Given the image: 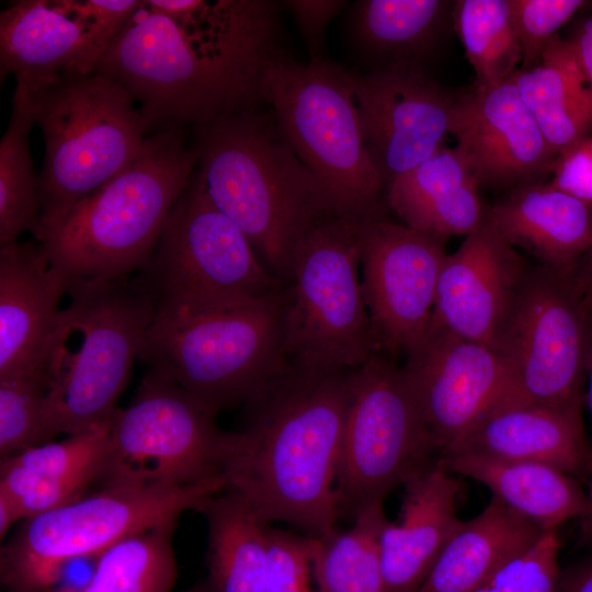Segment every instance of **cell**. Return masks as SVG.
Masks as SVG:
<instances>
[{
	"label": "cell",
	"mask_w": 592,
	"mask_h": 592,
	"mask_svg": "<svg viewBox=\"0 0 592 592\" xmlns=\"http://www.w3.org/2000/svg\"><path fill=\"white\" fill-rule=\"evenodd\" d=\"M22 520L15 502L4 492L0 491V538L7 535L14 523Z\"/></svg>",
	"instance_id": "45"
},
{
	"label": "cell",
	"mask_w": 592,
	"mask_h": 592,
	"mask_svg": "<svg viewBox=\"0 0 592 592\" xmlns=\"http://www.w3.org/2000/svg\"><path fill=\"white\" fill-rule=\"evenodd\" d=\"M280 34L272 1L146 0L95 71L130 93L147 129L198 127L259 109Z\"/></svg>",
	"instance_id": "1"
},
{
	"label": "cell",
	"mask_w": 592,
	"mask_h": 592,
	"mask_svg": "<svg viewBox=\"0 0 592 592\" xmlns=\"http://www.w3.org/2000/svg\"><path fill=\"white\" fill-rule=\"evenodd\" d=\"M217 415L244 403L288 366L282 353V291L200 312H158L139 355Z\"/></svg>",
	"instance_id": "9"
},
{
	"label": "cell",
	"mask_w": 592,
	"mask_h": 592,
	"mask_svg": "<svg viewBox=\"0 0 592 592\" xmlns=\"http://www.w3.org/2000/svg\"><path fill=\"white\" fill-rule=\"evenodd\" d=\"M34 121L29 93L15 86L8 127L0 141V247L18 241L25 231L42 234L38 175L29 136Z\"/></svg>",
	"instance_id": "34"
},
{
	"label": "cell",
	"mask_w": 592,
	"mask_h": 592,
	"mask_svg": "<svg viewBox=\"0 0 592 592\" xmlns=\"http://www.w3.org/2000/svg\"><path fill=\"white\" fill-rule=\"evenodd\" d=\"M352 371L288 366L243 403L244 425L225 474L228 488L243 493L266 523L317 538L335 528Z\"/></svg>",
	"instance_id": "2"
},
{
	"label": "cell",
	"mask_w": 592,
	"mask_h": 592,
	"mask_svg": "<svg viewBox=\"0 0 592 592\" xmlns=\"http://www.w3.org/2000/svg\"><path fill=\"white\" fill-rule=\"evenodd\" d=\"M26 91L45 144L38 175L43 231L137 159L148 129L130 93L98 71Z\"/></svg>",
	"instance_id": "6"
},
{
	"label": "cell",
	"mask_w": 592,
	"mask_h": 592,
	"mask_svg": "<svg viewBox=\"0 0 592 592\" xmlns=\"http://www.w3.org/2000/svg\"><path fill=\"white\" fill-rule=\"evenodd\" d=\"M238 441V432L221 430L216 414L184 389L147 371L129 406L110 420L95 482L100 489H167L226 477Z\"/></svg>",
	"instance_id": "11"
},
{
	"label": "cell",
	"mask_w": 592,
	"mask_h": 592,
	"mask_svg": "<svg viewBox=\"0 0 592 592\" xmlns=\"http://www.w3.org/2000/svg\"><path fill=\"white\" fill-rule=\"evenodd\" d=\"M588 391L585 400L588 402L592 415V346L587 366ZM592 451V446H591ZM588 506L584 515L580 519L579 546L592 548V453H591V470L588 479L587 490Z\"/></svg>",
	"instance_id": "43"
},
{
	"label": "cell",
	"mask_w": 592,
	"mask_h": 592,
	"mask_svg": "<svg viewBox=\"0 0 592 592\" xmlns=\"http://www.w3.org/2000/svg\"><path fill=\"white\" fill-rule=\"evenodd\" d=\"M353 521L346 531L317 538L311 563L317 592H387L380 556L384 502L361 509Z\"/></svg>",
	"instance_id": "33"
},
{
	"label": "cell",
	"mask_w": 592,
	"mask_h": 592,
	"mask_svg": "<svg viewBox=\"0 0 592 592\" xmlns=\"http://www.w3.org/2000/svg\"><path fill=\"white\" fill-rule=\"evenodd\" d=\"M46 360L49 387L36 445L110 421L157 305L146 278L69 282Z\"/></svg>",
	"instance_id": "4"
},
{
	"label": "cell",
	"mask_w": 592,
	"mask_h": 592,
	"mask_svg": "<svg viewBox=\"0 0 592 592\" xmlns=\"http://www.w3.org/2000/svg\"><path fill=\"white\" fill-rule=\"evenodd\" d=\"M591 346L592 303L573 271L528 265L493 346L508 373L497 405L581 409Z\"/></svg>",
	"instance_id": "12"
},
{
	"label": "cell",
	"mask_w": 592,
	"mask_h": 592,
	"mask_svg": "<svg viewBox=\"0 0 592 592\" xmlns=\"http://www.w3.org/2000/svg\"><path fill=\"white\" fill-rule=\"evenodd\" d=\"M544 532L492 496L480 514L462 521L417 592H470Z\"/></svg>",
	"instance_id": "26"
},
{
	"label": "cell",
	"mask_w": 592,
	"mask_h": 592,
	"mask_svg": "<svg viewBox=\"0 0 592 592\" xmlns=\"http://www.w3.org/2000/svg\"><path fill=\"white\" fill-rule=\"evenodd\" d=\"M48 387L45 366L0 378L1 458L36 445Z\"/></svg>",
	"instance_id": "36"
},
{
	"label": "cell",
	"mask_w": 592,
	"mask_h": 592,
	"mask_svg": "<svg viewBox=\"0 0 592 592\" xmlns=\"http://www.w3.org/2000/svg\"><path fill=\"white\" fill-rule=\"evenodd\" d=\"M568 41L592 88V16L581 20Z\"/></svg>",
	"instance_id": "42"
},
{
	"label": "cell",
	"mask_w": 592,
	"mask_h": 592,
	"mask_svg": "<svg viewBox=\"0 0 592 592\" xmlns=\"http://www.w3.org/2000/svg\"><path fill=\"white\" fill-rule=\"evenodd\" d=\"M512 19L522 50L519 69L536 66L558 31L583 7L582 0H510Z\"/></svg>",
	"instance_id": "38"
},
{
	"label": "cell",
	"mask_w": 592,
	"mask_h": 592,
	"mask_svg": "<svg viewBox=\"0 0 592 592\" xmlns=\"http://www.w3.org/2000/svg\"><path fill=\"white\" fill-rule=\"evenodd\" d=\"M459 149L442 147L386 185V203L402 224L448 238L467 236L487 219L488 206Z\"/></svg>",
	"instance_id": "25"
},
{
	"label": "cell",
	"mask_w": 592,
	"mask_h": 592,
	"mask_svg": "<svg viewBox=\"0 0 592 592\" xmlns=\"http://www.w3.org/2000/svg\"><path fill=\"white\" fill-rule=\"evenodd\" d=\"M452 25L475 72V88L508 81L522 62L510 0L453 2Z\"/></svg>",
	"instance_id": "35"
},
{
	"label": "cell",
	"mask_w": 592,
	"mask_h": 592,
	"mask_svg": "<svg viewBox=\"0 0 592 592\" xmlns=\"http://www.w3.org/2000/svg\"><path fill=\"white\" fill-rule=\"evenodd\" d=\"M327 214L296 244L282 289L287 366L352 371L379 351L358 276V223Z\"/></svg>",
	"instance_id": "8"
},
{
	"label": "cell",
	"mask_w": 592,
	"mask_h": 592,
	"mask_svg": "<svg viewBox=\"0 0 592 592\" xmlns=\"http://www.w3.org/2000/svg\"><path fill=\"white\" fill-rule=\"evenodd\" d=\"M452 473L485 485L492 496L543 531L581 519L588 506L580 481L547 464L459 453L442 457Z\"/></svg>",
	"instance_id": "27"
},
{
	"label": "cell",
	"mask_w": 592,
	"mask_h": 592,
	"mask_svg": "<svg viewBox=\"0 0 592 592\" xmlns=\"http://www.w3.org/2000/svg\"><path fill=\"white\" fill-rule=\"evenodd\" d=\"M138 0H20L0 13V77L27 90L95 71Z\"/></svg>",
	"instance_id": "15"
},
{
	"label": "cell",
	"mask_w": 592,
	"mask_h": 592,
	"mask_svg": "<svg viewBox=\"0 0 592 592\" xmlns=\"http://www.w3.org/2000/svg\"><path fill=\"white\" fill-rule=\"evenodd\" d=\"M487 218L510 246L558 271L572 272L592 246V204L549 181L510 190Z\"/></svg>",
	"instance_id": "24"
},
{
	"label": "cell",
	"mask_w": 592,
	"mask_h": 592,
	"mask_svg": "<svg viewBox=\"0 0 592 592\" xmlns=\"http://www.w3.org/2000/svg\"><path fill=\"white\" fill-rule=\"evenodd\" d=\"M197 161L180 128L148 136L137 159L43 229L50 265L68 282L141 273Z\"/></svg>",
	"instance_id": "5"
},
{
	"label": "cell",
	"mask_w": 592,
	"mask_h": 592,
	"mask_svg": "<svg viewBox=\"0 0 592 592\" xmlns=\"http://www.w3.org/2000/svg\"><path fill=\"white\" fill-rule=\"evenodd\" d=\"M68 286L37 240L0 247V378L45 366Z\"/></svg>",
	"instance_id": "21"
},
{
	"label": "cell",
	"mask_w": 592,
	"mask_h": 592,
	"mask_svg": "<svg viewBox=\"0 0 592 592\" xmlns=\"http://www.w3.org/2000/svg\"><path fill=\"white\" fill-rule=\"evenodd\" d=\"M227 488L226 477L167 489L102 488L25 519L1 547V583L7 592H45L71 561L96 558L125 538L178 521Z\"/></svg>",
	"instance_id": "10"
},
{
	"label": "cell",
	"mask_w": 592,
	"mask_h": 592,
	"mask_svg": "<svg viewBox=\"0 0 592 592\" xmlns=\"http://www.w3.org/2000/svg\"><path fill=\"white\" fill-rule=\"evenodd\" d=\"M184 592H215L208 580L201 582Z\"/></svg>",
	"instance_id": "47"
},
{
	"label": "cell",
	"mask_w": 592,
	"mask_h": 592,
	"mask_svg": "<svg viewBox=\"0 0 592 592\" xmlns=\"http://www.w3.org/2000/svg\"><path fill=\"white\" fill-rule=\"evenodd\" d=\"M573 274L582 287L592 284V246L573 270Z\"/></svg>",
	"instance_id": "46"
},
{
	"label": "cell",
	"mask_w": 592,
	"mask_h": 592,
	"mask_svg": "<svg viewBox=\"0 0 592 592\" xmlns=\"http://www.w3.org/2000/svg\"><path fill=\"white\" fill-rule=\"evenodd\" d=\"M511 79L556 157L592 135V88L568 39L555 36L536 66Z\"/></svg>",
	"instance_id": "28"
},
{
	"label": "cell",
	"mask_w": 592,
	"mask_h": 592,
	"mask_svg": "<svg viewBox=\"0 0 592 592\" xmlns=\"http://www.w3.org/2000/svg\"><path fill=\"white\" fill-rule=\"evenodd\" d=\"M403 373L440 457L502 397L508 373L491 348L430 327L406 355Z\"/></svg>",
	"instance_id": "18"
},
{
	"label": "cell",
	"mask_w": 592,
	"mask_h": 592,
	"mask_svg": "<svg viewBox=\"0 0 592 592\" xmlns=\"http://www.w3.org/2000/svg\"><path fill=\"white\" fill-rule=\"evenodd\" d=\"M527 266L487 218L445 257L429 328H444L493 350Z\"/></svg>",
	"instance_id": "20"
},
{
	"label": "cell",
	"mask_w": 592,
	"mask_h": 592,
	"mask_svg": "<svg viewBox=\"0 0 592 592\" xmlns=\"http://www.w3.org/2000/svg\"><path fill=\"white\" fill-rule=\"evenodd\" d=\"M178 521L159 524L115 544L96 557L88 579L45 592H171L178 576L172 546Z\"/></svg>",
	"instance_id": "32"
},
{
	"label": "cell",
	"mask_w": 592,
	"mask_h": 592,
	"mask_svg": "<svg viewBox=\"0 0 592 592\" xmlns=\"http://www.w3.org/2000/svg\"><path fill=\"white\" fill-rule=\"evenodd\" d=\"M158 312H200L258 301L284 283L261 262L244 232L210 201L194 171L140 273Z\"/></svg>",
	"instance_id": "13"
},
{
	"label": "cell",
	"mask_w": 592,
	"mask_h": 592,
	"mask_svg": "<svg viewBox=\"0 0 592 592\" xmlns=\"http://www.w3.org/2000/svg\"><path fill=\"white\" fill-rule=\"evenodd\" d=\"M557 189L592 204V135L560 153L551 180Z\"/></svg>",
	"instance_id": "40"
},
{
	"label": "cell",
	"mask_w": 592,
	"mask_h": 592,
	"mask_svg": "<svg viewBox=\"0 0 592 592\" xmlns=\"http://www.w3.org/2000/svg\"><path fill=\"white\" fill-rule=\"evenodd\" d=\"M207 524L208 582L215 592H265L266 528L252 503L227 488L196 510Z\"/></svg>",
	"instance_id": "29"
},
{
	"label": "cell",
	"mask_w": 592,
	"mask_h": 592,
	"mask_svg": "<svg viewBox=\"0 0 592 592\" xmlns=\"http://www.w3.org/2000/svg\"><path fill=\"white\" fill-rule=\"evenodd\" d=\"M583 288L588 293V295L590 296L591 303H592V284H590L588 286H584Z\"/></svg>",
	"instance_id": "48"
},
{
	"label": "cell",
	"mask_w": 592,
	"mask_h": 592,
	"mask_svg": "<svg viewBox=\"0 0 592 592\" xmlns=\"http://www.w3.org/2000/svg\"><path fill=\"white\" fill-rule=\"evenodd\" d=\"M558 588L560 592H592V556L571 570Z\"/></svg>",
	"instance_id": "44"
},
{
	"label": "cell",
	"mask_w": 592,
	"mask_h": 592,
	"mask_svg": "<svg viewBox=\"0 0 592 592\" xmlns=\"http://www.w3.org/2000/svg\"><path fill=\"white\" fill-rule=\"evenodd\" d=\"M440 457L403 485L399 519L380 534V556L387 592H417L444 546L458 528L459 482Z\"/></svg>",
	"instance_id": "23"
},
{
	"label": "cell",
	"mask_w": 592,
	"mask_h": 592,
	"mask_svg": "<svg viewBox=\"0 0 592 592\" xmlns=\"http://www.w3.org/2000/svg\"><path fill=\"white\" fill-rule=\"evenodd\" d=\"M459 453L543 463L580 482L591 470V445L578 408L497 405L441 457Z\"/></svg>",
	"instance_id": "22"
},
{
	"label": "cell",
	"mask_w": 592,
	"mask_h": 592,
	"mask_svg": "<svg viewBox=\"0 0 592 592\" xmlns=\"http://www.w3.org/2000/svg\"><path fill=\"white\" fill-rule=\"evenodd\" d=\"M262 95L331 214H385V185L365 147L353 73L326 58L304 65L284 54L266 70Z\"/></svg>",
	"instance_id": "7"
},
{
	"label": "cell",
	"mask_w": 592,
	"mask_h": 592,
	"mask_svg": "<svg viewBox=\"0 0 592 592\" xmlns=\"http://www.w3.org/2000/svg\"><path fill=\"white\" fill-rule=\"evenodd\" d=\"M284 3L297 20L310 54V60L323 59L322 49L326 27L345 2L337 0H295Z\"/></svg>",
	"instance_id": "41"
},
{
	"label": "cell",
	"mask_w": 592,
	"mask_h": 592,
	"mask_svg": "<svg viewBox=\"0 0 592 592\" xmlns=\"http://www.w3.org/2000/svg\"><path fill=\"white\" fill-rule=\"evenodd\" d=\"M453 2L445 0L357 1L352 27L357 44L379 59L377 68L422 66L452 22Z\"/></svg>",
	"instance_id": "30"
},
{
	"label": "cell",
	"mask_w": 592,
	"mask_h": 592,
	"mask_svg": "<svg viewBox=\"0 0 592 592\" xmlns=\"http://www.w3.org/2000/svg\"><path fill=\"white\" fill-rule=\"evenodd\" d=\"M559 549L557 530L546 531L530 549L470 592H557Z\"/></svg>",
	"instance_id": "37"
},
{
	"label": "cell",
	"mask_w": 592,
	"mask_h": 592,
	"mask_svg": "<svg viewBox=\"0 0 592 592\" xmlns=\"http://www.w3.org/2000/svg\"><path fill=\"white\" fill-rule=\"evenodd\" d=\"M316 543L317 537L270 524L265 592H315L311 563Z\"/></svg>",
	"instance_id": "39"
},
{
	"label": "cell",
	"mask_w": 592,
	"mask_h": 592,
	"mask_svg": "<svg viewBox=\"0 0 592 592\" xmlns=\"http://www.w3.org/2000/svg\"><path fill=\"white\" fill-rule=\"evenodd\" d=\"M435 454L402 366L377 351L351 375L335 481L339 517L384 502L431 467Z\"/></svg>",
	"instance_id": "14"
},
{
	"label": "cell",
	"mask_w": 592,
	"mask_h": 592,
	"mask_svg": "<svg viewBox=\"0 0 592 592\" xmlns=\"http://www.w3.org/2000/svg\"><path fill=\"white\" fill-rule=\"evenodd\" d=\"M195 129L197 171L207 195L284 283L301 236L331 214L320 184L284 137L272 111L223 116Z\"/></svg>",
	"instance_id": "3"
},
{
	"label": "cell",
	"mask_w": 592,
	"mask_h": 592,
	"mask_svg": "<svg viewBox=\"0 0 592 592\" xmlns=\"http://www.w3.org/2000/svg\"><path fill=\"white\" fill-rule=\"evenodd\" d=\"M109 428L110 421L61 441H49L1 458L0 491L13 499L45 487L87 491L99 476L106 453Z\"/></svg>",
	"instance_id": "31"
},
{
	"label": "cell",
	"mask_w": 592,
	"mask_h": 592,
	"mask_svg": "<svg viewBox=\"0 0 592 592\" xmlns=\"http://www.w3.org/2000/svg\"><path fill=\"white\" fill-rule=\"evenodd\" d=\"M449 135L479 187H515L553 174L557 157L512 79L455 98Z\"/></svg>",
	"instance_id": "19"
},
{
	"label": "cell",
	"mask_w": 592,
	"mask_h": 592,
	"mask_svg": "<svg viewBox=\"0 0 592 592\" xmlns=\"http://www.w3.org/2000/svg\"><path fill=\"white\" fill-rule=\"evenodd\" d=\"M354 86L365 147L384 185L445 146L455 98L422 66L375 68L354 75Z\"/></svg>",
	"instance_id": "17"
},
{
	"label": "cell",
	"mask_w": 592,
	"mask_h": 592,
	"mask_svg": "<svg viewBox=\"0 0 592 592\" xmlns=\"http://www.w3.org/2000/svg\"><path fill=\"white\" fill-rule=\"evenodd\" d=\"M446 240L385 214L358 223L365 304L379 351L394 360L429 329Z\"/></svg>",
	"instance_id": "16"
}]
</instances>
